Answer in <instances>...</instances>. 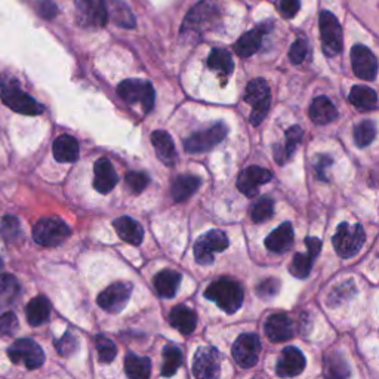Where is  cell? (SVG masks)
Returning a JSON list of instances; mask_svg holds the SVG:
<instances>
[{
	"instance_id": "cell-1",
	"label": "cell",
	"mask_w": 379,
	"mask_h": 379,
	"mask_svg": "<svg viewBox=\"0 0 379 379\" xmlns=\"http://www.w3.org/2000/svg\"><path fill=\"white\" fill-rule=\"evenodd\" d=\"M0 98L6 107L25 116H39L44 113L45 107L39 104L33 96L25 94L15 80L2 77L0 80Z\"/></svg>"
},
{
	"instance_id": "cell-2",
	"label": "cell",
	"mask_w": 379,
	"mask_h": 379,
	"mask_svg": "<svg viewBox=\"0 0 379 379\" xmlns=\"http://www.w3.org/2000/svg\"><path fill=\"white\" fill-rule=\"evenodd\" d=\"M221 9L217 0H202L198 5H194L187 17L182 23L181 30L186 34H200L207 30L219 21Z\"/></svg>"
},
{
	"instance_id": "cell-3",
	"label": "cell",
	"mask_w": 379,
	"mask_h": 379,
	"mask_svg": "<svg viewBox=\"0 0 379 379\" xmlns=\"http://www.w3.org/2000/svg\"><path fill=\"white\" fill-rule=\"evenodd\" d=\"M205 297L214 301L224 313L234 314L243 304V289L231 278H219L205 290Z\"/></svg>"
},
{
	"instance_id": "cell-4",
	"label": "cell",
	"mask_w": 379,
	"mask_h": 379,
	"mask_svg": "<svg viewBox=\"0 0 379 379\" xmlns=\"http://www.w3.org/2000/svg\"><path fill=\"white\" fill-rule=\"evenodd\" d=\"M366 240V234H364L363 227L360 224L356 226H349L348 222H341L336 230L335 236L332 237V243L341 258H351L357 255L360 249Z\"/></svg>"
},
{
	"instance_id": "cell-5",
	"label": "cell",
	"mask_w": 379,
	"mask_h": 379,
	"mask_svg": "<svg viewBox=\"0 0 379 379\" xmlns=\"http://www.w3.org/2000/svg\"><path fill=\"white\" fill-rule=\"evenodd\" d=\"M245 101L252 105L250 123L259 126L269 115L271 104L270 86L264 79H254L248 83L245 92Z\"/></svg>"
},
{
	"instance_id": "cell-6",
	"label": "cell",
	"mask_w": 379,
	"mask_h": 379,
	"mask_svg": "<svg viewBox=\"0 0 379 379\" xmlns=\"http://www.w3.org/2000/svg\"><path fill=\"white\" fill-rule=\"evenodd\" d=\"M117 92L124 103L132 105L139 104L146 113L151 111L154 105V98H156L151 83L147 80H138V79H129L122 82L117 88Z\"/></svg>"
},
{
	"instance_id": "cell-7",
	"label": "cell",
	"mask_w": 379,
	"mask_h": 379,
	"mask_svg": "<svg viewBox=\"0 0 379 379\" xmlns=\"http://www.w3.org/2000/svg\"><path fill=\"white\" fill-rule=\"evenodd\" d=\"M68 236L70 229L60 218H44L40 219L33 229V238L36 243L46 248L61 245L67 240Z\"/></svg>"
},
{
	"instance_id": "cell-8",
	"label": "cell",
	"mask_w": 379,
	"mask_h": 379,
	"mask_svg": "<svg viewBox=\"0 0 379 379\" xmlns=\"http://www.w3.org/2000/svg\"><path fill=\"white\" fill-rule=\"evenodd\" d=\"M320 34L323 41V51L328 57H335L342 51V29L340 21L332 12L323 11L319 18Z\"/></svg>"
},
{
	"instance_id": "cell-9",
	"label": "cell",
	"mask_w": 379,
	"mask_h": 379,
	"mask_svg": "<svg viewBox=\"0 0 379 379\" xmlns=\"http://www.w3.org/2000/svg\"><path fill=\"white\" fill-rule=\"evenodd\" d=\"M8 356L13 363H24L30 371L40 368L45 363V353L41 347L29 338H23L13 342L8 348Z\"/></svg>"
},
{
	"instance_id": "cell-10",
	"label": "cell",
	"mask_w": 379,
	"mask_h": 379,
	"mask_svg": "<svg viewBox=\"0 0 379 379\" xmlns=\"http://www.w3.org/2000/svg\"><path fill=\"white\" fill-rule=\"evenodd\" d=\"M229 248V237L221 230H212L203 234L194 245V258L200 265L214 262V254Z\"/></svg>"
},
{
	"instance_id": "cell-11",
	"label": "cell",
	"mask_w": 379,
	"mask_h": 379,
	"mask_svg": "<svg viewBox=\"0 0 379 379\" xmlns=\"http://www.w3.org/2000/svg\"><path fill=\"white\" fill-rule=\"evenodd\" d=\"M229 128L224 123H215L209 129L195 132L184 141V148L190 154H200L212 150L227 136Z\"/></svg>"
},
{
	"instance_id": "cell-12",
	"label": "cell",
	"mask_w": 379,
	"mask_h": 379,
	"mask_svg": "<svg viewBox=\"0 0 379 379\" xmlns=\"http://www.w3.org/2000/svg\"><path fill=\"white\" fill-rule=\"evenodd\" d=\"M132 283L129 282H117L110 285L107 289H104L100 295H98V305L107 313L117 314L123 311L126 305H128L131 295H132Z\"/></svg>"
},
{
	"instance_id": "cell-13",
	"label": "cell",
	"mask_w": 379,
	"mask_h": 379,
	"mask_svg": "<svg viewBox=\"0 0 379 379\" xmlns=\"http://www.w3.org/2000/svg\"><path fill=\"white\" fill-rule=\"evenodd\" d=\"M195 379H218L221 373V354L214 347H200L193 359Z\"/></svg>"
},
{
	"instance_id": "cell-14",
	"label": "cell",
	"mask_w": 379,
	"mask_h": 379,
	"mask_svg": "<svg viewBox=\"0 0 379 379\" xmlns=\"http://www.w3.org/2000/svg\"><path fill=\"white\" fill-rule=\"evenodd\" d=\"M233 357L240 368L249 369L258 363L261 353V341L255 333H243L233 344Z\"/></svg>"
},
{
	"instance_id": "cell-15",
	"label": "cell",
	"mask_w": 379,
	"mask_h": 379,
	"mask_svg": "<svg viewBox=\"0 0 379 379\" xmlns=\"http://www.w3.org/2000/svg\"><path fill=\"white\" fill-rule=\"evenodd\" d=\"M77 21L83 27H104L108 21V8L104 0H76Z\"/></svg>"
},
{
	"instance_id": "cell-16",
	"label": "cell",
	"mask_w": 379,
	"mask_h": 379,
	"mask_svg": "<svg viewBox=\"0 0 379 379\" xmlns=\"http://www.w3.org/2000/svg\"><path fill=\"white\" fill-rule=\"evenodd\" d=\"M351 65L354 75L363 80H373L378 75L376 57L363 45H356L351 49Z\"/></svg>"
},
{
	"instance_id": "cell-17",
	"label": "cell",
	"mask_w": 379,
	"mask_h": 379,
	"mask_svg": "<svg viewBox=\"0 0 379 379\" xmlns=\"http://www.w3.org/2000/svg\"><path fill=\"white\" fill-rule=\"evenodd\" d=\"M271 178L273 175L270 171H266L259 166H250L238 175L237 188L240 190V193L248 195V198H254V195L258 194V188L265 184V182H269Z\"/></svg>"
},
{
	"instance_id": "cell-18",
	"label": "cell",
	"mask_w": 379,
	"mask_h": 379,
	"mask_svg": "<svg viewBox=\"0 0 379 379\" xmlns=\"http://www.w3.org/2000/svg\"><path fill=\"white\" fill-rule=\"evenodd\" d=\"M305 366L307 360L305 356L302 354V351L295 347H286L277 361L276 372L280 378H293L302 373Z\"/></svg>"
},
{
	"instance_id": "cell-19",
	"label": "cell",
	"mask_w": 379,
	"mask_h": 379,
	"mask_svg": "<svg viewBox=\"0 0 379 379\" xmlns=\"http://www.w3.org/2000/svg\"><path fill=\"white\" fill-rule=\"evenodd\" d=\"M271 27H273V23H264L255 27L254 30L245 33L240 39H238L234 46L236 53L238 55V57L248 58V57H252L254 53H257L258 49L261 48L264 36L271 30Z\"/></svg>"
},
{
	"instance_id": "cell-20",
	"label": "cell",
	"mask_w": 379,
	"mask_h": 379,
	"mask_svg": "<svg viewBox=\"0 0 379 379\" xmlns=\"http://www.w3.org/2000/svg\"><path fill=\"white\" fill-rule=\"evenodd\" d=\"M265 335L273 342H286L295 336V328L292 320L283 314H273L265 321Z\"/></svg>"
},
{
	"instance_id": "cell-21",
	"label": "cell",
	"mask_w": 379,
	"mask_h": 379,
	"mask_svg": "<svg viewBox=\"0 0 379 379\" xmlns=\"http://www.w3.org/2000/svg\"><path fill=\"white\" fill-rule=\"evenodd\" d=\"M95 178H94V187L98 193L108 194L117 184L119 176L115 171L113 165L105 158L98 159L94 167Z\"/></svg>"
},
{
	"instance_id": "cell-22",
	"label": "cell",
	"mask_w": 379,
	"mask_h": 379,
	"mask_svg": "<svg viewBox=\"0 0 379 379\" xmlns=\"http://www.w3.org/2000/svg\"><path fill=\"white\" fill-rule=\"evenodd\" d=\"M151 144L156 151L158 159L166 166H174L176 160V150L172 136L166 131H154L151 134Z\"/></svg>"
},
{
	"instance_id": "cell-23",
	"label": "cell",
	"mask_w": 379,
	"mask_h": 379,
	"mask_svg": "<svg viewBox=\"0 0 379 379\" xmlns=\"http://www.w3.org/2000/svg\"><path fill=\"white\" fill-rule=\"evenodd\" d=\"M113 227L117 236L126 243L134 245V246L141 245L144 238V230L141 227V224L136 222L135 219L129 217H120L113 222Z\"/></svg>"
},
{
	"instance_id": "cell-24",
	"label": "cell",
	"mask_w": 379,
	"mask_h": 379,
	"mask_svg": "<svg viewBox=\"0 0 379 379\" xmlns=\"http://www.w3.org/2000/svg\"><path fill=\"white\" fill-rule=\"evenodd\" d=\"M293 229L290 222H283L282 226H278L270 236L265 238V246L269 250L276 252V254H283V252L289 250L293 245Z\"/></svg>"
},
{
	"instance_id": "cell-25",
	"label": "cell",
	"mask_w": 379,
	"mask_h": 379,
	"mask_svg": "<svg viewBox=\"0 0 379 379\" xmlns=\"http://www.w3.org/2000/svg\"><path fill=\"white\" fill-rule=\"evenodd\" d=\"M52 154L60 163H73L79 158V143L72 135H60L52 144Z\"/></svg>"
},
{
	"instance_id": "cell-26",
	"label": "cell",
	"mask_w": 379,
	"mask_h": 379,
	"mask_svg": "<svg viewBox=\"0 0 379 379\" xmlns=\"http://www.w3.org/2000/svg\"><path fill=\"white\" fill-rule=\"evenodd\" d=\"M302 129L300 126H290V128L286 131V143L285 144H277L274 147V158L278 165H285L286 162L290 160L293 156L295 150H297L298 144L302 141Z\"/></svg>"
},
{
	"instance_id": "cell-27",
	"label": "cell",
	"mask_w": 379,
	"mask_h": 379,
	"mask_svg": "<svg viewBox=\"0 0 379 379\" xmlns=\"http://www.w3.org/2000/svg\"><path fill=\"white\" fill-rule=\"evenodd\" d=\"M171 326L182 335H190L198 326V316L186 305H176L169 314Z\"/></svg>"
},
{
	"instance_id": "cell-28",
	"label": "cell",
	"mask_w": 379,
	"mask_h": 379,
	"mask_svg": "<svg viewBox=\"0 0 379 379\" xmlns=\"http://www.w3.org/2000/svg\"><path fill=\"white\" fill-rule=\"evenodd\" d=\"M310 119L316 124H329L338 119V111L328 96H319L310 105Z\"/></svg>"
},
{
	"instance_id": "cell-29",
	"label": "cell",
	"mask_w": 379,
	"mask_h": 379,
	"mask_svg": "<svg viewBox=\"0 0 379 379\" xmlns=\"http://www.w3.org/2000/svg\"><path fill=\"white\" fill-rule=\"evenodd\" d=\"M25 316H27V321H29V325H32V326L44 325V323H46L49 316H51L49 300L46 297H41V295L33 298L25 307Z\"/></svg>"
},
{
	"instance_id": "cell-30",
	"label": "cell",
	"mask_w": 379,
	"mask_h": 379,
	"mask_svg": "<svg viewBox=\"0 0 379 379\" xmlns=\"http://www.w3.org/2000/svg\"><path fill=\"white\" fill-rule=\"evenodd\" d=\"M199 187H200V179L198 176L182 175V176H178L172 182L171 195H172L174 202H176V203L184 202V200L190 199L191 195L199 190Z\"/></svg>"
},
{
	"instance_id": "cell-31",
	"label": "cell",
	"mask_w": 379,
	"mask_h": 379,
	"mask_svg": "<svg viewBox=\"0 0 379 379\" xmlns=\"http://www.w3.org/2000/svg\"><path fill=\"white\" fill-rule=\"evenodd\" d=\"M181 274L174 270H163L154 277V289L162 298H172L179 288Z\"/></svg>"
},
{
	"instance_id": "cell-32",
	"label": "cell",
	"mask_w": 379,
	"mask_h": 379,
	"mask_svg": "<svg viewBox=\"0 0 379 379\" xmlns=\"http://www.w3.org/2000/svg\"><path fill=\"white\" fill-rule=\"evenodd\" d=\"M124 373L129 379H150L151 360L131 353L124 359Z\"/></svg>"
},
{
	"instance_id": "cell-33",
	"label": "cell",
	"mask_w": 379,
	"mask_h": 379,
	"mask_svg": "<svg viewBox=\"0 0 379 379\" xmlns=\"http://www.w3.org/2000/svg\"><path fill=\"white\" fill-rule=\"evenodd\" d=\"M21 286L12 274H0V308H8L17 301Z\"/></svg>"
},
{
	"instance_id": "cell-34",
	"label": "cell",
	"mask_w": 379,
	"mask_h": 379,
	"mask_svg": "<svg viewBox=\"0 0 379 379\" xmlns=\"http://www.w3.org/2000/svg\"><path fill=\"white\" fill-rule=\"evenodd\" d=\"M207 65L210 70H215V72L224 76L231 75L234 70V61L231 53L226 49H214L210 52L207 58Z\"/></svg>"
},
{
	"instance_id": "cell-35",
	"label": "cell",
	"mask_w": 379,
	"mask_h": 379,
	"mask_svg": "<svg viewBox=\"0 0 379 379\" xmlns=\"http://www.w3.org/2000/svg\"><path fill=\"white\" fill-rule=\"evenodd\" d=\"M349 101L361 110H372L378 105V95L368 86H353L349 92Z\"/></svg>"
},
{
	"instance_id": "cell-36",
	"label": "cell",
	"mask_w": 379,
	"mask_h": 379,
	"mask_svg": "<svg viewBox=\"0 0 379 379\" xmlns=\"http://www.w3.org/2000/svg\"><path fill=\"white\" fill-rule=\"evenodd\" d=\"M326 379H347L349 375V368L345 359L340 353H332L326 357Z\"/></svg>"
},
{
	"instance_id": "cell-37",
	"label": "cell",
	"mask_w": 379,
	"mask_h": 379,
	"mask_svg": "<svg viewBox=\"0 0 379 379\" xmlns=\"http://www.w3.org/2000/svg\"><path fill=\"white\" fill-rule=\"evenodd\" d=\"M182 363L181 349L175 345H166L163 349V364H162V375L169 378L174 376Z\"/></svg>"
},
{
	"instance_id": "cell-38",
	"label": "cell",
	"mask_w": 379,
	"mask_h": 379,
	"mask_svg": "<svg viewBox=\"0 0 379 379\" xmlns=\"http://www.w3.org/2000/svg\"><path fill=\"white\" fill-rule=\"evenodd\" d=\"M111 20L117 25L124 27V29H134L136 25L135 17L132 15L131 9L126 6L120 0H111Z\"/></svg>"
},
{
	"instance_id": "cell-39",
	"label": "cell",
	"mask_w": 379,
	"mask_h": 379,
	"mask_svg": "<svg viewBox=\"0 0 379 379\" xmlns=\"http://www.w3.org/2000/svg\"><path fill=\"white\" fill-rule=\"evenodd\" d=\"M375 136H376V126L372 120H363L354 128V143L360 148L371 146Z\"/></svg>"
},
{
	"instance_id": "cell-40",
	"label": "cell",
	"mask_w": 379,
	"mask_h": 379,
	"mask_svg": "<svg viewBox=\"0 0 379 379\" xmlns=\"http://www.w3.org/2000/svg\"><path fill=\"white\" fill-rule=\"evenodd\" d=\"M313 262H314V258L308 254V252L307 254H297L292 258L289 270L292 276H295L297 278H305L310 276Z\"/></svg>"
},
{
	"instance_id": "cell-41",
	"label": "cell",
	"mask_w": 379,
	"mask_h": 379,
	"mask_svg": "<svg viewBox=\"0 0 379 379\" xmlns=\"http://www.w3.org/2000/svg\"><path fill=\"white\" fill-rule=\"evenodd\" d=\"M95 345H96V351L98 356H100V361L103 363H111L116 359L117 354V347L116 344L108 340L107 336L104 335H98L95 338Z\"/></svg>"
},
{
	"instance_id": "cell-42",
	"label": "cell",
	"mask_w": 379,
	"mask_h": 379,
	"mask_svg": "<svg viewBox=\"0 0 379 379\" xmlns=\"http://www.w3.org/2000/svg\"><path fill=\"white\" fill-rule=\"evenodd\" d=\"M274 214V202L270 198L259 199L254 207H252L250 217L254 222H265L269 221Z\"/></svg>"
},
{
	"instance_id": "cell-43",
	"label": "cell",
	"mask_w": 379,
	"mask_h": 379,
	"mask_svg": "<svg viewBox=\"0 0 379 379\" xmlns=\"http://www.w3.org/2000/svg\"><path fill=\"white\" fill-rule=\"evenodd\" d=\"M0 233L6 242H17L21 236L20 221L15 217H5L2 219V226H0Z\"/></svg>"
},
{
	"instance_id": "cell-44",
	"label": "cell",
	"mask_w": 379,
	"mask_h": 379,
	"mask_svg": "<svg viewBox=\"0 0 379 379\" xmlns=\"http://www.w3.org/2000/svg\"><path fill=\"white\" fill-rule=\"evenodd\" d=\"M126 184L131 188L132 193L139 194L146 190V187L148 186V175H146L144 172H129L128 175L124 176Z\"/></svg>"
},
{
	"instance_id": "cell-45",
	"label": "cell",
	"mask_w": 379,
	"mask_h": 379,
	"mask_svg": "<svg viewBox=\"0 0 379 379\" xmlns=\"http://www.w3.org/2000/svg\"><path fill=\"white\" fill-rule=\"evenodd\" d=\"M308 55V44L305 39H297L293 41V45L290 46L289 51V60L292 64H301L305 61Z\"/></svg>"
},
{
	"instance_id": "cell-46",
	"label": "cell",
	"mask_w": 379,
	"mask_h": 379,
	"mask_svg": "<svg viewBox=\"0 0 379 379\" xmlns=\"http://www.w3.org/2000/svg\"><path fill=\"white\" fill-rule=\"evenodd\" d=\"M280 290V280L277 278H266L257 288V293L264 300L274 298Z\"/></svg>"
},
{
	"instance_id": "cell-47",
	"label": "cell",
	"mask_w": 379,
	"mask_h": 379,
	"mask_svg": "<svg viewBox=\"0 0 379 379\" xmlns=\"http://www.w3.org/2000/svg\"><path fill=\"white\" fill-rule=\"evenodd\" d=\"M57 348L60 351V354H63L64 357H68V356H72L76 351L77 341H76V338L72 333H65L63 338L58 341Z\"/></svg>"
},
{
	"instance_id": "cell-48",
	"label": "cell",
	"mask_w": 379,
	"mask_h": 379,
	"mask_svg": "<svg viewBox=\"0 0 379 379\" xmlns=\"http://www.w3.org/2000/svg\"><path fill=\"white\" fill-rule=\"evenodd\" d=\"M18 328V320L13 313L0 316V335H12Z\"/></svg>"
},
{
	"instance_id": "cell-49",
	"label": "cell",
	"mask_w": 379,
	"mask_h": 379,
	"mask_svg": "<svg viewBox=\"0 0 379 379\" xmlns=\"http://www.w3.org/2000/svg\"><path fill=\"white\" fill-rule=\"evenodd\" d=\"M300 6H301L300 0H280L278 2V11L282 13V17H285L286 20H290L297 15Z\"/></svg>"
},
{
	"instance_id": "cell-50",
	"label": "cell",
	"mask_w": 379,
	"mask_h": 379,
	"mask_svg": "<svg viewBox=\"0 0 379 379\" xmlns=\"http://www.w3.org/2000/svg\"><path fill=\"white\" fill-rule=\"evenodd\" d=\"M57 12H58L57 6H55V4L51 2V0H41V2L39 4V13L45 20L55 18V15H57Z\"/></svg>"
},
{
	"instance_id": "cell-51",
	"label": "cell",
	"mask_w": 379,
	"mask_h": 379,
	"mask_svg": "<svg viewBox=\"0 0 379 379\" xmlns=\"http://www.w3.org/2000/svg\"><path fill=\"white\" fill-rule=\"evenodd\" d=\"M333 160L329 158V156H319L317 160H316V171L319 174V176L323 179V181H328V178L325 176V172H326V167L332 166Z\"/></svg>"
},
{
	"instance_id": "cell-52",
	"label": "cell",
	"mask_w": 379,
	"mask_h": 379,
	"mask_svg": "<svg viewBox=\"0 0 379 379\" xmlns=\"http://www.w3.org/2000/svg\"><path fill=\"white\" fill-rule=\"evenodd\" d=\"M305 245H307L308 254H310L316 259L317 255L320 254V250H321V242L319 240L317 237H307L305 238Z\"/></svg>"
},
{
	"instance_id": "cell-53",
	"label": "cell",
	"mask_w": 379,
	"mask_h": 379,
	"mask_svg": "<svg viewBox=\"0 0 379 379\" xmlns=\"http://www.w3.org/2000/svg\"><path fill=\"white\" fill-rule=\"evenodd\" d=\"M0 266H2V262H0Z\"/></svg>"
}]
</instances>
